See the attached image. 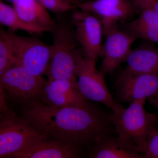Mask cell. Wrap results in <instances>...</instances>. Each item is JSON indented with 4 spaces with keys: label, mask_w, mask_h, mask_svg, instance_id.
Returning <instances> with one entry per match:
<instances>
[{
    "label": "cell",
    "mask_w": 158,
    "mask_h": 158,
    "mask_svg": "<svg viewBox=\"0 0 158 158\" xmlns=\"http://www.w3.org/2000/svg\"><path fill=\"white\" fill-rule=\"evenodd\" d=\"M137 8L141 11L142 9L153 6L154 0H132Z\"/></svg>",
    "instance_id": "7402d4cb"
},
{
    "label": "cell",
    "mask_w": 158,
    "mask_h": 158,
    "mask_svg": "<svg viewBox=\"0 0 158 158\" xmlns=\"http://www.w3.org/2000/svg\"><path fill=\"white\" fill-rule=\"evenodd\" d=\"M103 31L106 40L99 70L106 76L126 61L131 52V46L137 39L127 31L118 29L117 24L104 29Z\"/></svg>",
    "instance_id": "9c48e42d"
},
{
    "label": "cell",
    "mask_w": 158,
    "mask_h": 158,
    "mask_svg": "<svg viewBox=\"0 0 158 158\" xmlns=\"http://www.w3.org/2000/svg\"><path fill=\"white\" fill-rule=\"evenodd\" d=\"M0 23L9 29V32L15 33L18 31L27 32L31 35L41 34L45 32L42 29L26 23L17 14L14 7L0 1Z\"/></svg>",
    "instance_id": "ac0fdd59"
},
{
    "label": "cell",
    "mask_w": 158,
    "mask_h": 158,
    "mask_svg": "<svg viewBox=\"0 0 158 158\" xmlns=\"http://www.w3.org/2000/svg\"><path fill=\"white\" fill-rule=\"evenodd\" d=\"M145 101H135L127 108L110 115L119 142L143 156L150 139L158 131L157 115L145 110Z\"/></svg>",
    "instance_id": "7a4b0ae2"
},
{
    "label": "cell",
    "mask_w": 158,
    "mask_h": 158,
    "mask_svg": "<svg viewBox=\"0 0 158 158\" xmlns=\"http://www.w3.org/2000/svg\"><path fill=\"white\" fill-rule=\"evenodd\" d=\"M6 98L7 97L5 92L0 88V113L6 112L10 108L6 102Z\"/></svg>",
    "instance_id": "603a6c76"
},
{
    "label": "cell",
    "mask_w": 158,
    "mask_h": 158,
    "mask_svg": "<svg viewBox=\"0 0 158 158\" xmlns=\"http://www.w3.org/2000/svg\"><path fill=\"white\" fill-rule=\"evenodd\" d=\"M49 138L10 108L0 113V158L11 157L15 153Z\"/></svg>",
    "instance_id": "277c9868"
},
{
    "label": "cell",
    "mask_w": 158,
    "mask_h": 158,
    "mask_svg": "<svg viewBox=\"0 0 158 158\" xmlns=\"http://www.w3.org/2000/svg\"><path fill=\"white\" fill-rule=\"evenodd\" d=\"M11 1H12V2H15V1H17V0H11Z\"/></svg>",
    "instance_id": "4316f807"
},
{
    "label": "cell",
    "mask_w": 158,
    "mask_h": 158,
    "mask_svg": "<svg viewBox=\"0 0 158 158\" xmlns=\"http://www.w3.org/2000/svg\"><path fill=\"white\" fill-rule=\"evenodd\" d=\"M96 60L85 56L82 49L75 56V73L79 90L88 100L102 103L113 113H118L124 107L115 100L108 90L103 74L96 67Z\"/></svg>",
    "instance_id": "5b68a950"
},
{
    "label": "cell",
    "mask_w": 158,
    "mask_h": 158,
    "mask_svg": "<svg viewBox=\"0 0 158 158\" xmlns=\"http://www.w3.org/2000/svg\"><path fill=\"white\" fill-rule=\"evenodd\" d=\"M125 29L137 39L158 44V15L153 6L141 10L139 16L127 24Z\"/></svg>",
    "instance_id": "2e32d148"
},
{
    "label": "cell",
    "mask_w": 158,
    "mask_h": 158,
    "mask_svg": "<svg viewBox=\"0 0 158 158\" xmlns=\"http://www.w3.org/2000/svg\"><path fill=\"white\" fill-rule=\"evenodd\" d=\"M72 10L56 14L49 32L52 36L53 44L50 62L45 74L48 81L67 80L77 84L75 56L80 45L76 34Z\"/></svg>",
    "instance_id": "3957f363"
},
{
    "label": "cell",
    "mask_w": 158,
    "mask_h": 158,
    "mask_svg": "<svg viewBox=\"0 0 158 158\" xmlns=\"http://www.w3.org/2000/svg\"><path fill=\"white\" fill-rule=\"evenodd\" d=\"M41 4L56 14H60L77 8L66 0H38Z\"/></svg>",
    "instance_id": "ffe728a7"
},
{
    "label": "cell",
    "mask_w": 158,
    "mask_h": 158,
    "mask_svg": "<svg viewBox=\"0 0 158 158\" xmlns=\"http://www.w3.org/2000/svg\"><path fill=\"white\" fill-rule=\"evenodd\" d=\"M77 7L97 16L102 24L103 30L131 17L137 8L133 1L130 0L87 1L79 3Z\"/></svg>",
    "instance_id": "8fae6325"
},
{
    "label": "cell",
    "mask_w": 158,
    "mask_h": 158,
    "mask_svg": "<svg viewBox=\"0 0 158 158\" xmlns=\"http://www.w3.org/2000/svg\"><path fill=\"white\" fill-rule=\"evenodd\" d=\"M149 102L156 107L158 111V94L156 96L148 99Z\"/></svg>",
    "instance_id": "cb8c5ba5"
},
{
    "label": "cell",
    "mask_w": 158,
    "mask_h": 158,
    "mask_svg": "<svg viewBox=\"0 0 158 158\" xmlns=\"http://www.w3.org/2000/svg\"><path fill=\"white\" fill-rule=\"evenodd\" d=\"M66 1L77 7V6L78 4L80 3L79 0H66Z\"/></svg>",
    "instance_id": "484cf974"
},
{
    "label": "cell",
    "mask_w": 158,
    "mask_h": 158,
    "mask_svg": "<svg viewBox=\"0 0 158 158\" xmlns=\"http://www.w3.org/2000/svg\"><path fill=\"white\" fill-rule=\"evenodd\" d=\"M144 156V158H158V131L150 139Z\"/></svg>",
    "instance_id": "44dd1931"
},
{
    "label": "cell",
    "mask_w": 158,
    "mask_h": 158,
    "mask_svg": "<svg viewBox=\"0 0 158 158\" xmlns=\"http://www.w3.org/2000/svg\"><path fill=\"white\" fill-rule=\"evenodd\" d=\"M85 151L75 144L50 138H44L14 154L16 158H77Z\"/></svg>",
    "instance_id": "4fadbf2b"
},
{
    "label": "cell",
    "mask_w": 158,
    "mask_h": 158,
    "mask_svg": "<svg viewBox=\"0 0 158 158\" xmlns=\"http://www.w3.org/2000/svg\"><path fill=\"white\" fill-rule=\"evenodd\" d=\"M8 32L16 57L15 65L22 66L38 76L45 74L51 61V45L37 37L19 36Z\"/></svg>",
    "instance_id": "52a82bcc"
},
{
    "label": "cell",
    "mask_w": 158,
    "mask_h": 158,
    "mask_svg": "<svg viewBox=\"0 0 158 158\" xmlns=\"http://www.w3.org/2000/svg\"><path fill=\"white\" fill-rule=\"evenodd\" d=\"M13 7L20 17L29 24L50 32L53 25L48 9L38 0H17L13 2Z\"/></svg>",
    "instance_id": "9a60e30c"
},
{
    "label": "cell",
    "mask_w": 158,
    "mask_h": 158,
    "mask_svg": "<svg viewBox=\"0 0 158 158\" xmlns=\"http://www.w3.org/2000/svg\"><path fill=\"white\" fill-rule=\"evenodd\" d=\"M79 90L77 84L67 80H55L46 82L40 101L53 107H86L89 105Z\"/></svg>",
    "instance_id": "7c38bea8"
},
{
    "label": "cell",
    "mask_w": 158,
    "mask_h": 158,
    "mask_svg": "<svg viewBox=\"0 0 158 158\" xmlns=\"http://www.w3.org/2000/svg\"><path fill=\"white\" fill-rule=\"evenodd\" d=\"M116 86V98L120 102L146 100L158 94V74H120Z\"/></svg>",
    "instance_id": "30bf717a"
},
{
    "label": "cell",
    "mask_w": 158,
    "mask_h": 158,
    "mask_svg": "<svg viewBox=\"0 0 158 158\" xmlns=\"http://www.w3.org/2000/svg\"><path fill=\"white\" fill-rule=\"evenodd\" d=\"M121 75L158 74V48L142 46L132 50Z\"/></svg>",
    "instance_id": "5bb4252c"
},
{
    "label": "cell",
    "mask_w": 158,
    "mask_h": 158,
    "mask_svg": "<svg viewBox=\"0 0 158 158\" xmlns=\"http://www.w3.org/2000/svg\"><path fill=\"white\" fill-rule=\"evenodd\" d=\"M16 57L8 31L0 29V76L15 65Z\"/></svg>",
    "instance_id": "d6986e66"
},
{
    "label": "cell",
    "mask_w": 158,
    "mask_h": 158,
    "mask_svg": "<svg viewBox=\"0 0 158 158\" xmlns=\"http://www.w3.org/2000/svg\"><path fill=\"white\" fill-rule=\"evenodd\" d=\"M77 8L72 17L77 39L85 56L97 60L102 56V24L96 15Z\"/></svg>",
    "instance_id": "ba28073f"
},
{
    "label": "cell",
    "mask_w": 158,
    "mask_h": 158,
    "mask_svg": "<svg viewBox=\"0 0 158 158\" xmlns=\"http://www.w3.org/2000/svg\"><path fill=\"white\" fill-rule=\"evenodd\" d=\"M21 116L49 138L75 144L85 151L116 133L110 116L90 104L58 107L35 101L22 107Z\"/></svg>",
    "instance_id": "6da1fadb"
},
{
    "label": "cell",
    "mask_w": 158,
    "mask_h": 158,
    "mask_svg": "<svg viewBox=\"0 0 158 158\" xmlns=\"http://www.w3.org/2000/svg\"><path fill=\"white\" fill-rule=\"evenodd\" d=\"M88 152L91 158H144L141 154L123 145L114 135L102 138Z\"/></svg>",
    "instance_id": "e0dca14e"
},
{
    "label": "cell",
    "mask_w": 158,
    "mask_h": 158,
    "mask_svg": "<svg viewBox=\"0 0 158 158\" xmlns=\"http://www.w3.org/2000/svg\"><path fill=\"white\" fill-rule=\"evenodd\" d=\"M47 80L20 65H15L0 76V88L7 98L21 107L37 100H41Z\"/></svg>",
    "instance_id": "8992f818"
},
{
    "label": "cell",
    "mask_w": 158,
    "mask_h": 158,
    "mask_svg": "<svg viewBox=\"0 0 158 158\" xmlns=\"http://www.w3.org/2000/svg\"><path fill=\"white\" fill-rule=\"evenodd\" d=\"M153 7L158 15V0H154V2Z\"/></svg>",
    "instance_id": "d4e9b609"
}]
</instances>
